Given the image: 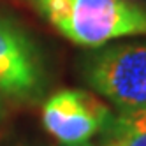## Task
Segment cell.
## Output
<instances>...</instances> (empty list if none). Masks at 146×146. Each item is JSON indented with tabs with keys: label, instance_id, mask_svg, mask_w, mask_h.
Here are the masks:
<instances>
[{
	"label": "cell",
	"instance_id": "52a82bcc",
	"mask_svg": "<svg viewBox=\"0 0 146 146\" xmlns=\"http://www.w3.org/2000/svg\"><path fill=\"white\" fill-rule=\"evenodd\" d=\"M78 146H93V144H90V143H85V144H78Z\"/></svg>",
	"mask_w": 146,
	"mask_h": 146
},
{
	"label": "cell",
	"instance_id": "6da1fadb",
	"mask_svg": "<svg viewBox=\"0 0 146 146\" xmlns=\"http://www.w3.org/2000/svg\"><path fill=\"white\" fill-rule=\"evenodd\" d=\"M58 32L83 48H100L125 37L146 35V7L130 0H34Z\"/></svg>",
	"mask_w": 146,
	"mask_h": 146
},
{
	"label": "cell",
	"instance_id": "8992f818",
	"mask_svg": "<svg viewBox=\"0 0 146 146\" xmlns=\"http://www.w3.org/2000/svg\"><path fill=\"white\" fill-rule=\"evenodd\" d=\"M5 113H7V109H5V102H4L2 95H0V123L4 121V118H5Z\"/></svg>",
	"mask_w": 146,
	"mask_h": 146
},
{
	"label": "cell",
	"instance_id": "5b68a950",
	"mask_svg": "<svg viewBox=\"0 0 146 146\" xmlns=\"http://www.w3.org/2000/svg\"><path fill=\"white\" fill-rule=\"evenodd\" d=\"M99 135V146H146V109H118Z\"/></svg>",
	"mask_w": 146,
	"mask_h": 146
},
{
	"label": "cell",
	"instance_id": "ba28073f",
	"mask_svg": "<svg viewBox=\"0 0 146 146\" xmlns=\"http://www.w3.org/2000/svg\"><path fill=\"white\" fill-rule=\"evenodd\" d=\"M130 2H139V0H130Z\"/></svg>",
	"mask_w": 146,
	"mask_h": 146
},
{
	"label": "cell",
	"instance_id": "277c9868",
	"mask_svg": "<svg viewBox=\"0 0 146 146\" xmlns=\"http://www.w3.org/2000/svg\"><path fill=\"white\" fill-rule=\"evenodd\" d=\"M113 111L86 90H58L44 100L40 118L46 132L64 146L90 143L108 125Z\"/></svg>",
	"mask_w": 146,
	"mask_h": 146
},
{
	"label": "cell",
	"instance_id": "3957f363",
	"mask_svg": "<svg viewBox=\"0 0 146 146\" xmlns=\"http://www.w3.org/2000/svg\"><path fill=\"white\" fill-rule=\"evenodd\" d=\"M48 90V69L37 42L16 21L0 14V95L32 104Z\"/></svg>",
	"mask_w": 146,
	"mask_h": 146
},
{
	"label": "cell",
	"instance_id": "7a4b0ae2",
	"mask_svg": "<svg viewBox=\"0 0 146 146\" xmlns=\"http://www.w3.org/2000/svg\"><path fill=\"white\" fill-rule=\"evenodd\" d=\"M79 72L116 109H146V40L92 49L81 56Z\"/></svg>",
	"mask_w": 146,
	"mask_h": 146
}]
</instances>
